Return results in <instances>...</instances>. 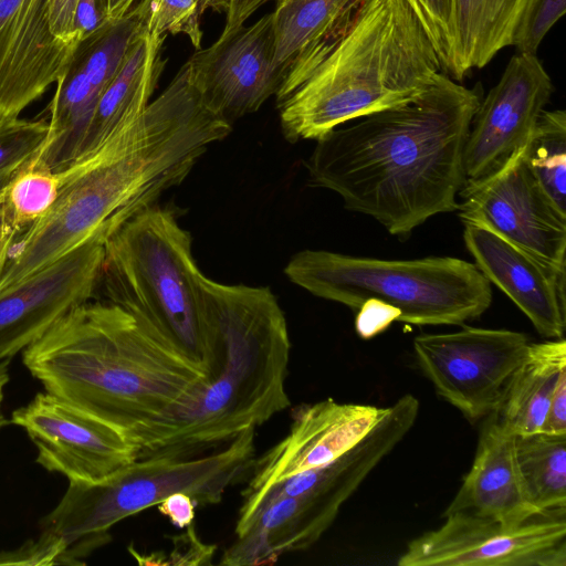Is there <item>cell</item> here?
<instances>
[{
	"mask_svg": "<svg viewBox=\"0 0 566 566\" xmlns=\"http://www.w3.org/2000/svg\"><path fill=\"white\" fill-rule=\"evenodd\" d=\"M232 126L210 112L186 70L133 122L56 172L50 209L18 238L0 292L91 239L103 244L190 174L208 147Z\"/></svg>",
	"mask_w": 566,
	"mask_h": 566,
	"instance_id": "1",
	"label": "cell"
},
{
	"mask_svg": "<svg viewBox=\"0 0 566 566\" xmlns=\"http://www.w3.org/2000/svg\"><path fill=\"white\" fill-rule=\"evenodd\" d=\"M482 99L441 72L418 97L355 118L318 139L304 166L312 187L408 237L439 213L458 210L464 148Z\"/></svg>",
	"mask_w": 566,
	"mask_h": 566,
	"instance_id": "2",
	"label": "cell"
},
{
	"mask_svg": "<svg viewBox=\"0 0 566 566\" xmlns=\"http://www.w3.org/2000/svg\"><path fill=\"white\" fill-rule=\"evenodd\" d=\"M45 391L130 439L191 403L207 370L147 332L122 307L91 300L22 352Z\"/></svg>",
	"mask_w": 566,
	"mask_h": 566,
	"instance_id": "3",
	"label": "cell"
},
{
	"mask_svg": "<svg viewBox=\"0 0 566 566\" xmlns=\"http://www.w3.org/2000/svg\"><path fill=\"white\" fill-rule=\"evenodd\" d=\"M195 283L217 365L191 403L133 437L136 459L212 450L291 405L285 386L291 343L272 291L222 284L200 270Z\"/></svg>",
	"mask_w": 566,
	"mask_h": 566,
	"instance_id": "4",
	"label": "cell"
},
{
	"mask_svg": "<svg viewBox=\"0 0 566 566\" xmlns=\"http://www.w3.org/2000/svg\"><path fill=\"white\" fill-rule=\"evenodd\" d=\"M444 72L408 0H366L352 25L282 103L286 140L318 139L367 114L409 102Z\"/></svg>",
	"mask_w": 566,
	"mask_h": 566,
	"instance_id": "5",
	"label": "cell"
},
{
	"mask_svg": "<svg viewBox=\"0 0 566 566\" xmlns=\"http://www.w3.org/2000/svg\"><path fill=\"white\" fill-rule=\"evenodd\" d=\"M198 270L190 233L170 209L154 205L105 240L99 283L106 301L203 367L209 378L216 367V348L198 305Z\"/></svg>",
	"mask_w": 566,
	"mask_h": 566,
	"instance_id": "6",
	"label": "cell"
},
{
	"mask_svg": "<svg viewBox=\"0 0 566 566\" xmlns=\"http://www.w3.org/2000/svg\"><path fill=\"white\" fill-rule=\"evenodd\" d=\"M254 436L251 427L212 451L139 458L101 482L69 481L57 505L41 518L40 533L63 543L61 564H84L81 558L111 541L115 524L175 492L196 504H217L251 470Z\"/></svg>",
	"mask_w": 566,
	"mask_h": 566,
	"instance_id": "7",
	"label": "cell"
},
{
	"mask_svg": "<svg viewBox=\"0 0 566 566\" xmlns=\"http://www.w3.org/2000/svg\"><path fill=\"white\" fill-rule=\"evenodd\" d=\"M287 279L311 294L354 311L369 300L400 312L413 325H463L491 305L492 289L475 263L452 256L382 260L324 250L295 253Z\"/></svg>",
	"mask_w": 566,
	"mask_h": 566,
	"instance_id": "8",
	"label": "cell"
},
{
	"mask_svg": "<svg viewBox=\"0 0 566 566\" xmlns=\"http://www.w3.org/2000/svg\"><path fill=\"white\" fill-rule=\"evenodd\" d=\"M565 509L548 511L518 525L469 512L443 516L444 523L408 543L399 566H565Z\"/></svg>",
	"mask_w": 566,
	"mask_h": 566,
	"instance_id": "9",
	"label": "cell"
},
{
	"mask_svg": "<svg viewBox=\"0 0 566 566\" xmlns=\"http://www.w3.org/2000/svg\"><path fill=\"white\" fill-rule=\"evenodd\" d=\"M530 344L524 333L467 326L453 333L419 335L413 350L437 394L476 421L499 410Z\"/></svg>",
	"mask_w": 566,
	"mask_h": 566,
	"instance_id": "10",
	"label": "cell"
},
{
	"mask_svg": "<svg viewBox=\"0 0 566 566\" xmlns=\"http://www.w3.org/2000/svg\"><path fill=\"white\" fill-rule=\"evenodd\" d=\"M524 150L496 174L463 185L459 217L464 224L490 230L549 268L566 270V214L543 192L524 160Z\"/></svg>",
	"mask_w": 566,
	"mask_h": 566,
	"instance_id": "11",
	"label": "cell"
},
{
	"mask_svg": "<svg viewBox=\"0 0 566 566\" xmlns=\"http://www.w3.org/2000/svg\"><path fill=\"white\" fill-rule=\"evenodd\" d=\"M10 421L35 446L36 463L69 481L101 482L137 458L125 432L48 391L15 409Z\"/></svg>",
	"mask_w": 566,
	"mask_h": 566,
	"instance_id": "12",
	"label": "cell"
},
{
	"mask_svg": "<svg viewBox=\"0 0 566 566\" xmlns=\"http://www.w3.org/2000/svg\"><path fill=\"white\" fill-rule=\"evenodd\" d=\"M553 91L537 55L517 52L510 59L472 118L464 148V184L496 174L525 149Z\"/></svg>",
	"mask_w": 566,
	"mask_h": 566,
	"instance_id": "13",
	"label": "cell"
},
{
	"mask_svg": "<svg viewBox=\"0 0 566 566\" xmlns=\"http://www.w3.org/2000/svg\"><path fill=\"white\" fill-rule=\"evenodd\" d=\"M104 244L91 239L50 265L0 292V361L38 340L99 284Z\"/></svg>",
	"mask_w": 566,
	"mask_h": 566,
	"instance_id": "14",
	"label": "cell"
},
{
	"mask_svg": "<svg viewBox=\"0 0 566 566\" xmlns=\"http://www.w3.org/2000/svg\"><path fill=\"white\" fill-rule=\"evenodd\" d=\"M273 55L274 28L270 12L250 27L220 35L187 63L202 103L231 124L256 112L271 95H276L282 78L273 67Z\"/></svg>",
	"mask_w": 566,
	"mask_h": 566,
	"instance_id": "15",
	"label": "cell"
},
{
	"mask_svg": "<svg viewBox=\"0 0 566 566\" xmlns=\"http://www.w3.org/2000/svg\"><path fill=\"white\" fill-rule=\"evenodd\" d=\"M388 407L325 399L292 413L289 433L254 459L243 499L300 472L326 465L354 448L385 416Z\"/></svg>",
	"mask_w": 566,
	"mask_h": 566,
	"instance_id": "16",
	"label": "cell"
},
{
	"mask_svg": "<svg viewBox=\"0 0 566 566\" xmlns=\"http://www.w3.org/2000/svg\"><path fill=\"white\" fill-rule=\"evenodd\" d=\"M77 44L53 34L48 0H0V119L19 117L56 83Z\"/></svg>",
	"mask_w": 566,
	"mask_h": 566,
	"instance_id": "17",
	"label": "cell"
},
{
	"mask_svg": "<svg viewBox=\"0 0 566 566\" xmlns=\"http://www.w3.org/2000/svg\"><path fill=\"white\" fill-rule=\"evenodd\" d=\"M419 401L405 395L389 406L385 416L354 448L333 462L283 479L259 494L243 499L235 535L265 503L284 496L321 494L343 505L365 478L388 455L412 428Z\"/></svg>",
	"mask_w": 566,
	"mask_h": 566,
	"instance_id": "18",
	"label": "cell"
},
{
	"mask_svg": "<svg viewBox=\"0 0 566 566\" xmlns=\"http://www.w3.org/2000/svg\"><path fill=\"white\" fill-rule=\"evenodd\" d=\"M463 239L482 274L548 339L564 338L566 270L545 265L490 230L464 224Z\"/></svg>",
	"mask_w": 566,
	"mask_h": 566,
	"instance_id": "19",
	"label": "cell"
},
{
	"mask_svg": "<svg viewBox=\"0 0 566 566\" xmlns=\"http://www.w3.org/2000/svg\"><path fill=\"white\" fill-rule=\"evenodd\" d=\"M273 67L277 103L292 94L347 32L366 0H276Z\"/></svg>",
	"mask_w": 566,
	"mask_h": 566,
	"instance_id": "20",
	"label": "cell"
},
{
	"mask_svg": "<svg viewBox=\"0 0 566 566\" xmlns=\"http://www.w3.org/2000/svg\"><path fill=\"white\" fill-rule=\"evenodd\" d=\"M483 420L471 470L443 516L469 512L518 526L545 512L525 491L515 458L516 436L500 421L497 411Z\"/></svg>",
	"mask_w": 566,
	"mask_h": 566,
	"instance_id": "21",
	"label": "cell"
},
{
	"mask_svg": "<svg viewBox=\"0 0 566 566\" xmlns=\"http://www.w3.org/2000/svg\"><path fill=\"white\" fill-rule=\"evenodd\" d=\"M164 39L140 27L118 72L98 99L74 160L94 150L145 111L165 64L160 53Z\"/></svg>",
	"mask_w": 566,
	"mask_h": 566,
	"instance_id": "22",
	"label": "cell"
},
{
	"mask_svg": "<svg viewBox=\"0 0 566 566\" xmlns=\"http://www.w3.org/2000/svg\"><path fill=\"white\" fill-rule=\"evenodd\" d=\"M530 0H452L451 42L444 73L461 81L511 46Z\"/></svg>",
	"mask_w": 566,
	"mask_h": 566,
	"instance_id": "23",
	"label": "cell"
},
{
	"mask_svg": "<svg viewBox=\"0 0 566 566\" xmlns=\"http://www.w3.org/2000/svg\"><path fill=\"white\" fill-rule=\"evenodd\" d=\"M564 371V338L531 343L506 386L497 410L500 421L515 436L541 432L551 398Z\"/></svg>",
	"mask_w": 566,
	"mask_h": 566,
	"instance_id": "24",
	"label": "cell"
},
{
	"mask_svg": "<svg viewBox=\"0 0 566 566\" xmlns=\"http://www.w3.org/2000/svg\"><path fill=\"white\" fill-rule=\"evenodd\" d=\"M515 458L533 505L541 512L566 509V434L516 436Z\"/></svg>",
	"mask_w": 566,
	"mask_h": 566,
	"instance_id": "25",
	"label": "cell"
},
{
	"mask_svg": "<svg viewBox=\"0 0 566 566\" xmlns=\"http://www.w3.org/2000/svg\"><path fill=\"white\" fill-rule=\"evenodd\" d=\"M524 160L543 192L566 214V113L544 109L524 150Z\"/></svg>",
	"mask_w": 566,
	"mask_h": 566,
	"instance_id": "26",
	"label": "cell"
},
{
	"mask_svg": "<svg viewBox=\"0 0 566 566\" xmlns=\"http://www.w3.org/2000/svg\"><path fill=\"white\" fill-rule=\"evenodd\" d=\"M59 177L43 164L32 160L0 190V197L20 235L53 205Z\"/></svg>",
	"mask_w": 566,
	"mask_h": 566,
	"instance_id": "27",
	"label": "cell"
},
{
	"mask_svg": "<svg viewBox=\"0 0 566 566\" xmlns=\"http://www.w3.org/2000/svg\"><path fill=\"white\" fill-rule=\"evenodd\" d=\"M132 11L147 33L155 36L184 33L200 50V17L203 10L199 0H140Z\"/></svg>",
	"mask_w": 566,
	"mask_h": 566,
	"instance_id": "28",
	"label": "cell"
},
{
	"mask_svg": "<svg viewBox=\"0 0 566 566\" xmlns=\"http://www.w3.org/2000/svg\"><path fill=\"white\" fill-rule=\"evenodd\" d=\"M49 135V123L19 117L0 119V188L43 149Z\"/></svg>",
	"mask_w": 566,
	"mask_h": 566,
	"instance_id": "29",
	"label": "cell"
},
{
	"mask_svg": "<svg viewBox=\"0 0 566 566\" xmlns=\"http://www.w3.org/2000/svg\"><path fill=\"white\" fill-rule=\"evenodd\" d=\"M565 11L566 0H530L515 30L512 45L520 53L536 55L542 41Z\"/></svg>",
	"mask_w": 566,
	"mask_h": 566,
	"instance_id": "30",
	"label": "cell"
},
{
	"mask_svg": "<svg viewBox=\"0 0 566 566\" xmlns=\"http://www.w3.org/2000/svg\"><path fill=\"white\" fill-rule=\"evenodd\" d=\"M441 59L443 70L451 42L452 0H408Z\"/></svg>",
	"mask_w": 566,
	"mask_h": 566,
	"instance_id": "31",
	"label": "cell"
},
{
	"mask_svg": "<svg viewBox=\"0 0 566 566\" xmlns=\"http://www.w3.org/2000/svg\"><path fill=\"white\" fill-rule=\"evenodd\" d=\"M63 553L59 538L40 533L36 539H28L15 549L0 551V565H56Z\"/></svg>",
	"mask_w": 566,
	"mask_h": 566,
	"instance_id": "32",
	"label": "cell"
},
{
	"mask_svg": "<svg viewBox=\"0 0 566 566\" xmlns=\"http://www.w3.org/2000/svg\"><path fill=\"white\" fill-rule=\"evenodd\" d=\"M399 310L382 301L369 298L357 310L355 329L360 338L370 339L386 331L395 321L399 322Z\"/></svg>",
	"mask_w": 566,
	"mask_h": 566,
	"instance_id": "33",
	"label": "cell"
},
{
	"mask_svg": "<svg viewBox=\"0 0 566 566\" xmlns=\"http://www.w3.org/2000/svg\"><path fill=\"white\" fill-rule=\"evenodd\" d=\"M174 551L169 554L165 565H207L211 559L216 547L202 543L192 525H189L187 532L174 537Z\"/></svg>",
	"mask_w": 566,
	"mask_h": 566,
	"instance_id": "34",
	"label": "cell"
},
{
	"mask_svg": "<svg viewBox=\"0 0 566 566\" xmlns=\"http://www.w3.org/2000/svg\"><path fill=\"white\" fill-rule=\"evenodd\" d=\"M109 22L104 0H78L74 14V33L81 42Z\"/></svg>",
	"mask_w": 566,
	"mask_h": 566,
	"instance_id": "35",
	"label": "cell"
},
{
	"mask_svg": "<svg viewBox=\"0 0 566 566\" xmlns=\"http://www.w3.org/2000/svg\"><path fill=\"white\" fill-rule=\"evenodd\" d=\"M78 0H48L53 34L66 43H80L74 33V14Z\"/></svg>",
	"mask_w": 566,
	"mask_h": 566,
	"instance_id": "36",
	"label": "cell"
},
{
	"mask_svg": "<svg viewBox=\"0 0 566 566\" xmlns=\"http://www.w3.org/2000/svg\"><path fill=\"white\" fill-rule=\"evenodd\" d=\"M158 511L179 528L188 527L195 518V500L185 492H175L157 504Z\"/></svg>",
	"mask_w": 566,
	"mask_h": 566,
	"instance_id": "37",
	"label": "cell"
},
{
	"mask_svg": "<svg viewBox=\"0 0 566 566\" xmlns=\"http://www.w3.org/2000/svg\"><path fill=\"white\" fill-rule=\"evenodd\" d=\"M542 432L566 434V371L555 387Z\"/></svg>",
	"mask_w": 566,
	"mask_h": 566,
	"instance_id": "38",
	"label": "cell"
},
{
	"mask_svg": "<svg viewBox=\"0 0 566 566\" xmlns=\"http://www.w3.org/2000/svg\"><path fill=\"white\" fill-rule=\"evenodd\" d=\"M270 0H227L226 24L221 36L229 35L244 25L249 17Z\"/></svg>",
	"mask_w": 566,
	"mask_h": 566,
	"instance_id": "39",
	"label": "cell"
},
{
	"mask_svg": "<svg viewBox=\"0 0 566 566\" xmlns=\"http://www.w3.org/2000/svg\"><path fill=\"white\" fill-rule=\"evenodd\" d=\"M20 237L0 197V277L8 264L14 244Z\"/></svg>",
	"mask_w": 566,
	"mask_h": 566,
	"instance_id": "40",
	"label": "cell"
},
{
	"mask_svg": "<svg viewBox=\"0 0 566 566\" xmlns=\"http://www.w3.org/2000/svg\"><path fill=\"white\" fill-rule=\"evenodd\" d=\"M104 2L108 20L116 21L128 14L136 0H104Z\"/></svg>",
	"mask_w": 566,
	"mask_h": 566,
	"instance_id": "41",
	"label": "cell"
},
{
	"mask_svg": "<svg viewBox=\"0 0 566 566\" xmlns=\"http://www.w3.org/2000/svg\"><path fill=\"white\" fill-rule=\"evenodd\" d=\"M10 359L0 361V430L8 424V420L2 411V401L4 396V388L10 380L9 374Z\"/></svg>",
	"mask_w": 566,
	"mask_h": 566,
	"instance_id": "42",
	"label": "cell"
},
{
	"mask_svg": "<svg viewBox=\"0 0 566 566\" xmlns=\"http://www.w3.org/2000/svg\"><path fill=\"white\" fill-rule=\"evenodd\" d=\"M205 11L208 8H212L216 10L227 9V0H199Z\"/></svg>",
	"mask_w": 566,
	"mask_h": 566,
	"instance_id": "43",
	"label": "cell"
},
{
	"mask_svg": "<svg viewBox=\"0 0 566 566\" xmlns=\"http://www.w3.org/2000/svg\"><path fill=\"white\" fill-rule=\"evenodd\" d=\"M1 189H2V188H0V190H1Z\"/></svg>",
	"mask_w": 566,
	"mask_h": 566,
	"instance_id": "44",
	"label": "cell"
}]
</instances>
